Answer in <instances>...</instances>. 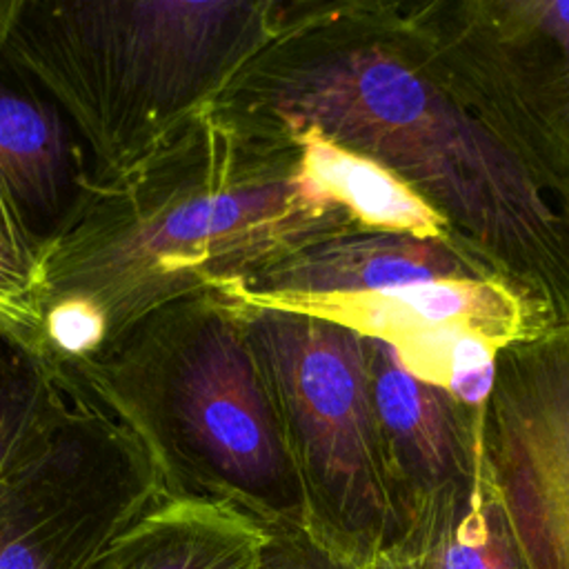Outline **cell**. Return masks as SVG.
Returning <instances> with one entry per match:
<instances>
[{"mask_svg": "<svg viewBox=\"0 0 569 569\" xmlns=\"http://www.w3.org/2000/svg\"><path fill=\"white\" fill-rule=\"evenodd\" d=\"M273 109L393 171L469 256L569 325V196L462 98L369 47L291 71Z\"/></svg>", "mask_w": 569, "mask_h": 569, "instance_id": "6da1fadb", "label": "cell"}, {"mask_svg": "<svg viewBox=\"0 0 569 569\" xmlns=\"http://www.w3.org/2000/svg\"><path fill=\"white\" fill-rule=\"evenodd\" d=\"M251 336L289 416L309 531L358 567L391 551L402 522L367 338L336 320L271 305L253 318Z\"/></svg>", "mask_w": 569, "mask_h": 569, "instance_id": "7a4b0ae2", "label": "cell"}, {"mask_svg": "<svg viewBox=\"0 0 569 569\" xmlns=\"http://www.w3.org/2000/svg\"><path fill=\"white\" fill-rule=\"evenodd\" d=\"M253 22L242 2L67 4L38 22L29 56L107 149L200 100Z\"/></svg>", "mask_w": 569, "mask_h": 569, "instance_id": "3957f363", "label": "cell"}, {"mask_svg": "<svg viewBox=\"0 0 569 569\" xmlns=\"http://www.w3.org/2000/svg\"><path fill=\"white\" fill-rule=\"evenodd\" d=\"M176 413L211 500L233 505L264 527L309 529L296 458L231 325L209 322L187 345L176 373Z\"/></svg>", "mask_w": 569, "mask_h": 569, "instance_id": "277c9868", "label": "cell"}, {"mask_svg": "<svg viewBox=\"0 0 569 569\" xmlns=\"http://www.w3.org/2000/svg\"><path fill=\"white\" fill-rule=\"evenodd\" d=\"M480 447L529 569H569V325L500 351Z\"/></svg>", "mask_w": 569, "mask_h": 569, "instance_id": "5b68a950", "label": "cell"}, {"mask_svg": "<svg viewBox=\"0 0 569 569\" xmlns=\"http://www.w3.org/2000/svg\"><path fill=\"white\" fill-rule=\"evenodd\" d=\"M462 100L569 196V0L469 7Z\"/></svg>", "mask_w": 569, "mask_h": 569, "instance_id": "8992f818", "label": "cell"}, {"mask_svg": "<svg viewBox=\"0 0 569 569\" xmlns=\"http://www.w3.org/2000/svg\"><path fill=\"white\" fill-rule=\"evenodd\" d=\"M156 489L129 462L4 453L0 569H93Z\"/></svg>", "mask_w": 569, "mask_h": 569, "instance_id": "52a82bcc", "label": "cell"}, {"mask_svg": "<svg viewBox=\"0 0 569 569\" xmlns=\"http://www.w3.org/2000/svg\"><path fill=\"white\" fill-rule=\"evenodd\" d=\"M325 207L300 176L196 196L100 249L76 289L118 298L124 284H144L147 278L160 280L187 267H220L271 244Z\"/></svg>", "mask_w": 569, "mask_h": 569, "instance_id": "ba28073f", "label": "cell"}, {"mask_svg": "<svg viewBox=\"0 0 569 569\" xmlns=\"http://www.w3.org/2000/svg\"><path fill=\"white\" fill-rule=\"evenodd\" d=\"M365 338L373 407L398 491L402 540L440 493L478 469L482 413L462 418L458 402L442 387L418 378L393 342Z\"/></svg>", "mask_w": 569, "mask_h": 569, "instance_id": "9c48e42d", "label": "cell"}, {"mask_svg": "<svg viewBox=\"0 0 569 569\" xmlns=\"http://www.w3.org/2000/svg\"><path fill=\"white\" fill-rule=\"evenodd\" d=\"M264 302L336 320L362 336L389 342L456 327L480 333L507 349L558 327L547 309L491 273L442 278L356 296L273 298Z\"/></svg>", "mask_w": 569, "mask_h": 569, "instance_id": "30bf717a", "label": "cell"}, {"mask_svg": "<svg viewBox=\"0 0 569 569\" xmlns=\"http://www.w3.org/2000/svg\"><path fill=\"white\" fill-rule=\"evenodd\" d=\"M487 273L496 276L480 260L442 238L376 233L333 238L300 249L253 276L251 291L264 300L356 296Z\"/></svg>", "mask_w": 569, "mask_h": 569, "instance_id": "8fae6325", "label": "cell"}, {"mask_svg": "<svg viewBox=\"0 0 569 569\" xmlns=\"http://www.w3.org/2000/svg\"><path fill=\"white\" fill-rule=\"evenodd\" d=\"M269 529L233 505L162 493L93 569H262Z\"/></svg>", "mask_w": 569, "mask_h": 569, "instance_id": "7c38bea8", "label": "cell"}, {"mask_svg": "<svg viewBox=\"0 0 569 569\" xmlns=\"http://www.w3.org/2000/svg\"><path fill=\"white\" fill-rule=\"evenodd\" d=\"M387 553L413 569H529L482 451L473 476L440 493Z\"/></svg>", "mask_w": 569, "mask_h": 569, "instance_id": "4fadbf2b", "label": "cell"}, {"mask_svg": "<svg viewBox=\"0 0 569 569\" xmlns=\"http://www.w3.org/2000/svg\"><path fill=\"white\" fill-rule=\"evenodd\" d=\"M300 178L320 202H342L362 222L420 238H442L449 222L402 178L318 131H302Z\"/></svg>", "mask_w": 569, "mask_h": 569, "instance_id": "5bb4252c", "label": "cell"}, {"mask_svg": "<svg viewBox=\"0 0 569 569\" xmlns=\"http://www.w3.org/2000/svg\"><path fill=\"white\" fill-rule=\"evenodd\" d=\"M67 149L56 113L4 89L0 100V171L4 196L31 216H51L62 198Z\"/></svg>", "mask_w": 569, "mask_h": 569, "instance_id": "9a60e30c", "label": "cell"}, {"mask_svg": "<svg viewBox=\"0 0 569 569\" xmlns=\"http://www.w3.org/2000/svg\"><path fill=\"white\" fill-rule=\"evenodd\" d=\"M262 569H360L309 529L267 527Z\"/></svg>", "mask_w": 569, "mask_h": 569, "instance_id": "2e32d148", "label": "cell"}, {"mask_svg": "<svg viewBox=\"0 0 569 569\" xmlns=\"http://www.w3.org/2000/svg\"><path fill=\"white\" fill-rule=\"evenodd\" d=\"M49 331L58 347L78 353L93 347L102 338L104 316L93 300H62L49 313Z\"/></svg>", "mask_w": 569, "mask_h": 569, "instance_id": "e0dca14e", "label": "cell"}, {"mask_svg": "<svg viewBox=\"0 0 569 569\" xmlns=\"http://www.w3.org/2000/svg\"><path fill=\"white\" fill-rule=\"evenodd\" d=\"M360 569H413L411 565H407L405 560L389 556V553H380L373 560H369L367 565H362Z\"/></svg>", "mask_w": 569, "mask_h": 569, "instance_id": "ac0fdd59", "label": "cell"}]
</instances>
